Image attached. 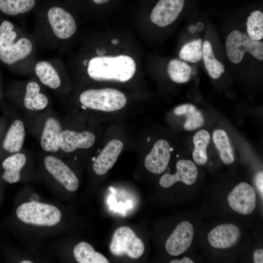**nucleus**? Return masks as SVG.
<instances>
[{"instance_id": "obj_1", "label": "nucleus", "mask_w": 263, "mask_h": 263, "mask_svg": "<svg viewBox=\"0 0 263 263\" xmlns=\"http://www.w3.org/2000/svg\"><path fill=\"white\" fill-rule=\"evenodd\" d=\"M135 71L134 60L126 55L94 57L90 60L87 68L88 75L93 79L121 82L131 79Z\"/></svg>"}, {"instance_id": "obj_2", "label": "nucleus", "mask_w": 263, "mask_h": 263, "mask_svg": "<svg viewBox=\"0 0 263 263\" xmlns=\"http://www.w3.org/2000/svg\"><path fill=\"white\" fill-rule=\"evenodd\" d=\"M79 100L87 108L107 112L118 111L127 103L123 93L112 88L86 90L80 94Z\"/></svg>"}, {"instance_id": "obj_3", "label": "nucleus", "mask_w": 263, "mask_h": 263, "mask_svg": "<svg viewBox=\"0 0 263 263\" xmlns=\"http://www.w3.org/2000/svg\"><path fill=\"white\" fill-rule=\"evenodd\" d=\"M16 214L24 223L38 226L55 225L60 221L61 217V212L56 207L36 201L20 205Z\"/></svg>"}, {"instance_id": "obj_4", "label": "nucleus", "mask_w": 263, "mask_h": 263, "mask_svg": "<svg viewBox=\"0 0 263 263\" xmlns=\"http://www.w3.org/2000/svg\"><path fill=\"white\" fill-rule=\"evenodd\" d=\"M225 48L229 60L235 64L242 61L246 52L260 60L263 59V43L239 30H233L228 35Z\"/></svg>"}, {"instance_id": "obj_5", "label": "nucleus", "mask_w": 263, "mask_h": 263, "mask_svg": "<svg viewBox=\"0 0 263 263\" xmlns=\"http://www.w3.org/2000/svg\"><path fill=\"white\" fill-rule=\"evenodd\" d=\"M109 249L114 256L126 255L130 258L136 259L143 254L144 244L132 228L122 226L113 232Z\"/></svg>"}, {"instance_id": "obj_6", "label": "nucleus", "mask_w": 263, "mask_h": 263, "mask_svg": "<svg viewBox=\"0 0 263 263\" xmlns=\"http://www.w3.org/2000/svg\"><path fill=\"white\" fill-rule=\"evenodd\" d=\"M227 200L232 210L241 214L248 215L256 207V192L248 183L241 182L229 193Z\"/></svg>"}, {"instance_id": "obj_7", "label": "nucleus", "mask_w": 263, "mask_h": 263, "mask_svg": "<svg viewBox=\"0 0 263 263\" xmlns=\"http://www.w3.org/2000/svg\"><path fill=\"white\" fill-rule=\"evenodd\" d=\"M47 17L54 34L60 39L71 37L76 30V24L72 15L59 6L50 8Z\"/></svg>"}, {"instance_id": "obj_8", "label": "nucleus", "mask_w": 263, "mask_h": 263, "mask_svg": "<svg viewBox=\"0 0 263 263\" xmlns=\"http://www.w3.org/2000/svg\"><path fill=\"white\" fill-rule=\"evenodd\" d=\"M194 236V228L188 221L180 223L167 240L165 248L173 256H178L186 252L191 246Z\"/></svg>"}, {"instance_id": "obj_9", "label": "nucleus", "mask_w": 263, "mask_h": 263, "mask_svg": "<svg viewBox=\"0 0 263 263\" xmlns=\"http://www.w3.org/2000/svg\"><path fill=\"white\" fill-rule=\"evenodd\" d=\"M44 163L47 171L68 190L75 191L78 187V180L70 168L61 160L51 155L46 156Z\"/></svg>"}, {"instance_id": "obj_10", "label": "nucleus", "mask_w": 263, "mask_h": 263, "mask_svg": "<svg viewBox=\"0 0 263 263\" xmlns=\"http://www.w3.org/2000/svg\"><path fill=\"white\" fill-rule=\"evenodd\" d=\"M184 0H159L152 10L151 21L159 27L172 23L181 12Z\"/></svg>"}, {"instance_id": "obj_11", "label": "nucleus", "mask_w": 263, "mask_h": 263, "mask_svg": "<svg viewBox=\"0 0 263 263\" xmlns=\"http://www.w3.org/2000/svg\"><path fill=\"white\" fill-rule=\"evenodd\" d=\"M241 236V231L238 226L232 224H224L211 230L207 240L211 246L218 249H226L234 246Z\"/></svg>"}, {"instance_id": "obj_12", "label": "nucleus", "mask_w": 263, "mask_h": 263, "mask_svg": "<svg viewBox=\"0 0 263 263\" xmlns=\"http://www.w3.org/2000/svg\"><path fill=\"white\" fill-rule=\"evenodd\" d=\"M176 172L174 174L165 173L159 180L160 185L165 188H169L177 182L191 185L196 181L198 172L195 164L189 160H180L176 165Z\"/></svg>"}, {"instance_id": "obj_13", "label": "nucleus", "mask_w": 263, "mask_h": 263, "mask_svg": "<svg viewBox=\"0 0 263 263\" xmlns=\"http://www.w3.org/2000/svg\"><path fill=\"white\" fill-rule=\"evenodd\" d=\"M171 148L165 140H158L147 155L144 165L148 170L160 174L166 169L170 158Z\"/></svg>"}, {"instance_id": "obj_14", "label": "nucleus", "mask_w": 263, "mask_h": 263, "mask_svg": "<svg viewBox=\"0 0 263 263\" xmlns=\"http://www.w3.org/2000/svg\"><path fill=\"white\" fill-rule=\"evenodd\" d=\"M95 140V136L90 131L77 132L66 130L62 131L59 136L60 148L64 152H72L77 149H88Z\"/></svg>"}, {"instance_id": "obj_15", "label": "nucleus", "mask_w": 263, "mask_h": 263, "mask_svg": "<svg viewBox=\"0 0 263 263\" xmlns=\"http://www.w3.org/2000/svg\"><path fill=\"white\" fill-rule=\"evenodd\" d=\"M123 147L119 140L113 139L108 142L94 160L93 165L94 172L98 175L106 173L115 163Z\"/></svg>"}, {"instance_id": "obj_16", "label": "nucleus", "mask_w": 263, "mask_h": 263, "mask_svg": "<svg viewBox=\"0 0 263 263\" xmlns=\"http://www.w3.org/2000/svg\"><path fill=\"white\" fill-rule=\"evenodd\" d=\"M61 129V123L57 118L51 116L46 120L40 140L44 150L55 152L59 150V136Z\"/></svg>"}, {"instance_id": "obj_17", "label": "nucleus", "mask_w": 263, "mask_h": 263, "mask_svg": "<svg viewBox=\"0 0 263 263\" xmlns=\"http://www.w3.org/2000/svg\"><path fill=\"white\" fill-rule=\"evenodd\" d=\"M25 137L23 123L15 120L7 130L1 143L2 149L10 153L19 152L21 149Z\"/></svg>"}, {"instance_id": "obj_18", "label": "nucleus", "mask_w": 263, "mask_h": 263, "mask_svg": "<svg viewBox=\"0 0 263 263\" xmlns=\"http://www.w3.org/2000/svg\"><path fill=\"white\" fill-rule=\"evenodd\" d=\"M33 45L30 40L22 38L16 43L0 51V59L11 65L27 57L31 52Z\"/></svg>"}, {"instance_id": "obj_19", "label": "nucleus", "mask_w": 263, "mask_h": 263, "mask_svg": "<svg viewBox=\"0 0 263 263\" xmlns=\"http://www.w3.org/2000/svg\"><path fill=\"white\" fill-rule=\"evenodd\" d=\"M26 162V157L22 153H16L7 157L2 163L4 169L2 179L6 182L12 184L19 181L20 171Z\"/></svg>"}, {"instance_id": "obj_20", "label": "nucleus", "mask_w": 263, "mask_h": 263, "mask_svg": "<svg viewBox=\"0 0 263 263\" xmlns=\"http://www.w3.org/2000/svg\"><path fill=\"white\" fill-rule=\"evenodd\" d=\"M48 102L47 96L40 93V87L37 82L31 81L27 84L24 98V105L27 109L40 111L47 106Z\"/></svg>"}, {"instance_id": "obj_21", "label": "nucleus", "mask_w": 263, "mask_h": 263, "mask_svg": "<svg viewBox=\"0 0 263 263\" xmlns=\"http://www.w3.org/2000/svg\"><path fill=\"white\" fill-rule=\"evenodd\" d=\"M73 254L76 261L79 263H108L107 258L99 252H96L88 243L81 242L74 248Z\"/></svg>"}, {"instance_id": "obj_22", "label": "nucleus", "mask_w": 263, "mask_h": 263, "mask_svg": "<svg viewBox=\"0 0 263 263\" xmlns=\"http://www.w3.org/2000/svg\"><path fill=\"white\" fill-rule=\"evenodd\" d=\"M35 73L40 81L51 89H57L61 84L59 76L53 65L49 62L42 61L35 66Z\"/></svg>"}, {"instance_id": "obj_23", "label": "nucleus", "mask_w": 263, "mask_h": 263, "mask_svg": "<svg viewBox=\"0 0 263 263\" xmlns=\"http://www.w3.org/2000/svg\"><path fill=\"white\" fill-rule=\"evenodd\" d=\"M174 113L177 115H186L187 119L184 125L188 131H193L201 127L205 120L200 111L191 104H184L177 107Z\"/></svg>"}, {"instance_id": "obj_24", "label": "nucleus", "mask_w": 263, "mask_h": 263, "mask_svg": "<svg viewBox=\"0 0 263 263\" xmlns=\"http://www.w3.org/2000/svg\"><path fill=\"white\" fill-rule=\"evenodd\" d=\"M213 140L222 161L227 165L233 163L235 160L233 150L226 132L220 129L215 130L213 133Z\"/></svg>"}, {"instance_id": "obj_25", "label": "nucleus", "mask_w": 263, "mask_h": 263, "mask_svg": "<svg viewBox=\"0 0 263 263\" xmlns=\"http://www.w3.org/2000/svg\"><path fill=\"white\" fill-rule=\"evenodd\" d=\"M202 56L206 69L214 79L219 78L225 71L224 65L215 57L210 42L205 41L202 45Z\"/></svg>"}, {"instance_id": "obj_26", "label": "nucleus", "mask_w": 263, "mask_h": 263, "mask_svg": "<svg viewBox=\"0 0 263 263\" xmlns=\"http://www.w3.org/2000/svg\"><path fill=\"white\" fill-rule=\"evenodd\" d=\"M210 140L208 132L202 130L197 132L194 135L193 141L194 150L192 157L194 162L199 165H204L207 161V149Z\"/></svg>"}, {"instance_id": "obj_27", "label": "nucleus", "mask_w": 263, "mask_h": 263, "mask_svg": "<svg viewBox=\"0 0 263 263\" xmlns=\"http://www.w3.org/2000/svg\"><path fill=\"white\" fill-rule=\"evenodd\" d=\"M36 0H0V11L10 16L26 13L32 10Z\"/></svg>"}, {"instance_id": "obj_28", "label": "nucleus", "mask_w": 263, "mask_h": 263, "mask_svg": "<svg viewBox=\"0 0 263 263\" xmlns=\"http://www.w3.org/2000/svg\"><path fill=\"white\" fill-rule=\"evenodd\" d=\"M167 71L170 78L173 81L185 83L190 80L192 69L186 62L175 59L169 61Z\"/></svg>"}, {"instance_id": "obj_29", "label": "nucleus", "mask_w": 263, "mask_h": 263, "mask_svg": "<svg viewBox=\"0 0 263 263\" xmlns=\"http://www.w3.org/2000/svg\"><path fill=\"white\" fill-rule=\"evenodd\" d=\"M247 33L252 39L259 41L263 38V14L259 10L253 11L248 17Z\"/></svg>"}, {"instance_id": "obj_30", "label": "nucleus", "mask_w": 263, "mask_h": 263, "mask_svg": "<svg viewBox=\"0 0 263 263\" xmlns=\"http://www.w3.org/2000/svg\"><path fill=\"white\" fill-rule=\"evenodd\" d=\"M181 59L195 63L202 57V40L201 39L194 40L186 43L179 52Z\"/></svg>"}, {"instance_id": "obj_31", "label": "nucleus", "mask_w": 263, "mask_h": 263, "mask_svg": "<svg viewBox=\"0 0 263 263\" xmlns=\"http://www.w3.org/2000/svg\"><path fill=\"white\" fill-rule=\"evenodd\" d=\"M14 26L8 20H4L0 25V51L12 44L17 34L14 30Z\"/></svg>"}, {"instance_id": "obj_32", "label": "nucleus", "mask_w": 263, "mask_h": 263, "mask_svg": "<svg viewBox=\"0 0 263 263\" xmlns=\"http://www.w3.org/2000/svg\"><path fill=\"white\" fill-rule=\"evenodd\" d=\"M255 185L258 188L262 198H263V173L260 172L255 177Z\"/></svg>"}, {"instance_id": "obj_33", "label": "nucleus", "mask_w": 263, "mask_h": 263, "mask_svg": "<svg viewBox=\"0 0 263 263\" xmlns=\"http://www.w3.org/2000/svg\"><path fill=\"white\" fill-rule=\"evenodd\" d=\"M253 262L254 263H263V250L258 249L256 250L253 253Z\"/></svg>"}, {"instance_id": "obj_34", "label": "nucleus", "mask_w": 263, "mask_h": 263, "mask_svg": "<svg viewBox=\"0 0 263 263\" xmlns=\"http://www.w3.org/2000/svg\"><path fill=\"white\" fill-rule=\"evenodd\" d=\"M170 263H193L194 262L189 258L185 257L181 260L175 259L171 260Z\"/></svg>"}, {"instance_id": "obj_35", "label": "nucleus", "mask_w": 263, "mask_h": 263, "mask_svg": "<svg viewBox=\"0 0 263 263\" xmlns=\"http://www.w3.org/2000/svg\"><path fill=\"white\" fill-rule=\"evenodd\" d=\"M195 26L196 31H201L203 30L204 28V24L201 22H198Z\"/></svg>"}, {"instance_id": "obj_36", "label": "nucleus", "mask_w": 263, "mask_h": 263, "mask_svg": "<svg viewBox=\"0 0 263 263\" xmlns=\"http://www.w3.org/2000/svg\"><path fill=\"white\" fill-rule=\"evenodd\" d=\"M95 3L100 4L106 3L109 1V0H92Z\"/></svg>"}, {"instance_id": "obj_37", "label": "nucleus", "mask_w": 263, "mask_h": 263, "mask_svg": "<svg viewBox=\"0 0 263 263\" xmlns=\"http://www.w3.org/2000/svg\"><path fill=\"white\" fill-rule=\"evenodd\" d=\"M188 30L191 33H194L196 31L195 25H191L188 27Z\"/></svg>"}, {"instance_id": "obj_38", "label": "nucleus", "mask_w": 263, "mask_h": 263, "mask_svg": "<svg viewBox=\"0 0 263 263\" xmlns=\"http://www.w3.org/2000/svg\"><path fill=\"white\" fill-rule=\"evenodd\" d=\"M32 262L30 261L24 260L20 262V263H32Z\"/></svg>"}]
</instances>
